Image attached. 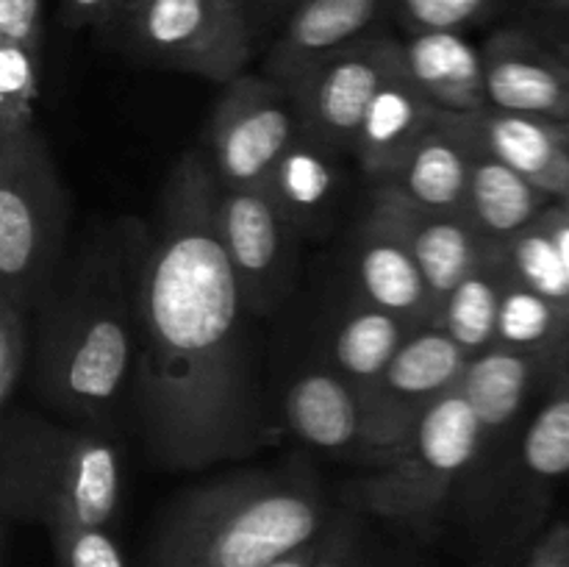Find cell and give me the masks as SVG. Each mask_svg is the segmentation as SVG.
Wrapping results in <instances>:
<instances>
[{
	"label": "cell",
	"mask_w": 569,
	"mask_h": 567,
	"mask_svg": "<svg viewBox=\"0 0 569 567\" xmlns=\"http://www.w3.org/2000/svg\"><path fill=\"white\" fill-rule=\"evenodd\" d=\"M211 159L189 150L137 250L133 404L150 461L203 470L270 442L244 339V300L217 231Z\"/></svg>",
	"instance_id": "obj_1"
},
{
	"label": "cell",
	"mask_w": 569,
	"mask_h": 567,
	"mask_svg": "<svg viewBox=\"0 0 569 567\" xmlns=\"http://www.w3.org/2000/svg\"><path fill=\"white\" fill-rule=\"evenodd\" d=\"M142 231L83 239L37 309L33 389L72 422L109 426L137 378V250Z\"/></svg>",
	"instance_id": "obj_2"
},
{
	"label": "cell",
	"mask_w": 569,
	"mask_h": 567,
	"mask_svg": "<svg viewBox=\"0 0 569 567\" xmlns=\"http://www.w3.org/2000/svg\"><path fill=\"white\" fill-rule=\"evenodd\" d=\"M326 528L320 481L306 465L231 472L167 509L144 567H270Z\"/></svg>",
	"instance_id": "obj_3"
},
{
	"label": "cell",
	"mask_w": 569,
	"mask_h": 567,
	"mask_svg": "<svg viewBox=\"0 0 569 567\" xmlns=\"http://www.w3.org/2000/svg\"><path fill=\"white\" fill-rule=\"evenodd\" d=\"M122 456L111 426L0 411V509L6 523L109 528L120 509Z\"/></svg>",
	"instance_id": "obj_4"
},
{
	"label": "cell",
	"mask_w": 569,
	"mask_h": 567,
	"mask_svg": "<svg viewBox=\"0 0 569 567\" xmlns=\"http://www.w3.org/2000/svg\"><path fill=\"white\" fill-rule=\"evenodd\" d=\"M70 198L42 128L0 137V300L37 311L64 267Z\"/></svg>",
	"instance_id": "obj_5"
},
{
	"label": "cell",
	"mask_w": 569,
	"mask_h": 567,
	"mask_svg": "<svg viewBox=\"0 0 569 567\" xmlns=\"http://www.w3.org/2000/svg\"><path fill=\"white\" fill-rule=\"evenodd\" d=\"M483 428L461 389L445 395L417 422L403 448L376 472L348 484L356 511L426 531L483 448Z\"/></svg>",
	"instance_id": "obj_6"
},
{
	"label": "cell",
	"mask_w": 569,
	"mask_h": 567,
	"mask_svg": "<svg viewBox=\"0 0 569 567\" xmlns=\"http://www.w3.org/2000/svg\"><path fill=\"white\" fill-rule=\"evenodd\" d=\"M109 28L128 59L228 87L253 56L242 0H126Z\"/></svg>",
	"instance_id": "obj_7"
},
{
	"label": "cell",
	"mask_w": 569,
	"mask_h": 567,
	"mask_svg": "<svg viewBox=\"0 0 569 567\" xmlns=\"http://www.w3.org/2000/svg\"><path fill=\"white\" fill-rule=\"evenodd\" d=\"M298 98L270 76H239L217 100L209 122V159L226 187H259L303 137Z\"/></svg>",
	"instance_id": "obj_8"
},
{
	"label": "cell",
	"mask_w": 569,
	"mask_h": 567,
	"mask_svg": "<svg viewBox=\"0 0 569 567\" xmlns=\"http://www.w3.org/2000/svg\"><path fill=\"white\" fill-rule=\"evenodd\" d=\"M470 356L442 328L433 322L417 328L381 378L361 392L367 411V459L376 467L392 459L428 409L459 389Z\"/></svg>",
	"instance_id": "obj_9"
},
{
	"label": "cell",
	"mask_w": 569,
	"mask_h": 567,
	"mask_svg": "<svg viewBox=\"0 0 569 567\" xmlns=\"http://www.w3.org/2000/svg\"><path fill=\"white\" fill-rule=\"evenodd\" d=\"M400 64L403 42L387 31L372 33L322 61L292 87L303 111L306 131L337 148L339 153H353L367 109Z\"/></svg>",
	"instance_id": "obj_10"
},
{
	"label": "cell",
	"mask_w": 569,
	"mask_h": 567,
	"mask_svg": "<svg viewBox=\"0 0 569 567\" xmlns=\"http://www.w3.org/2000/svg\"><path fill=\"white\" fill-rule=\"evenodd\" d=\"M489 109L569 122V53L528 26L489 33L481 48Z\"/></svg>",
	"instance_id": "obj_11"
},
{
	"label": "cell",
	"mask_w": 569,
	"mask_h": 567,
	"mask_svg": "<svg viewBox=\"0 0 569 567\" xmlns=\"http://www.w3.org/2000/svg\"><path fill=\"white\" fill-rule=\"evenodd\" d=\"M217 231L237 270L248 309L276 304L287 272L289 233L295 231L264 183L217 189Z\"/></svg>",
	"instance_id": "obj_12"
},
{
	"label": "cell",
	"mask_w": 569,
	"mask_h": 567,
	"mask_svg": "<svg viewBox=\"0 0 569 567\" xmlns=\"http://www.w3.org/2000/svg\"><path fill=\"white\" fill-rule=\"evenodd\" d=\"M439 117L476 156L511 167L553 200L567 195L569 122L500 109H481L472 115L439 111Z\"/></svg>",
	"instance_id": "obj_13"
},
{
	"label": "cell",
	"mask_w": 569,
	"mask_h": 567,
	"mask_svg": "<svg viewBox=\"0 0 569 567\" xmlns=\"http://www.w3.org/2000/svg\"><path fill=\"white\" fill-rule=\"evenodd\" d=\"M372 206L392 217L395 226L403 231L406 242L411 245L428 284H431L437 306L467 276L495 265L506 253V245L483 237L467 215L420 209L383 183L378 187Z\"/></svg>",
	"instance_id": "obj_14"
},
{
	"label": "cell",
	"mask_w": 569,
	"mask_h": 567,
	"mask_svg": "<svg viewBox=\"0 0 569 567\" xmlns=\"http://www.w3.org/2000/svg\"><path fill=\"white\" fill-rule=\"evenodd\" d=\"M359 298L403 317L415 328L431 326L437 298L415 250L389 215L372 206L353 250Z\"/></svg>",
	"instance_id": "obj_15"
},
{
	"label": "cell",
	"mask_w": 569,
	"mask_h": 567,
	"mask_svg": "<svg viewBox=\"0 0 569 567\" xmlns=\"http://www.w3.org/2000/svg\"><path fill=\"white\" fill-rule=\"evenodd\" d=\"M283 420L311 448L367 456V411L361 392L328 367H309L283 392Z\"/></svg>",
	"instance_id": "obj_16"
},
{
	"label": "cell",
	"mask_w": 569,
	"mask_h": 567,
	"mask_svg": "<svg viewBox=\"0 0 569 567\" xmlns=\"http://www.w3.org/2000/svg\"><path fill=\"white\" fill-rule=\"evenodd\" d=\"M439 109L417 89L406 64H400L378 89L356 137L353 153L365 176L387 183L417 148L422 137L437 126Z\"/></svg>",
	"instance_id": "obj_17"
},
{
	"label": "cell",
	"mask_w": 569,
	"mask_h": 567,
	"mask_svg": "<svg viewBox=\"0 0 569 567\" xmlns=\"http://www.w3.org/2000/svg\"><path fill=\"white\" fill-rule=\"evenodd\" d=\"M403 64L411 81L445 115H472L489 109L483 56L465 33H409Z\"/></svg>",
	"instance_id": "obj_18"
},
{
	"label": "cell",
	"mask_w": 569,
	"mask_h": 567,
	"mask_svg": "<svg viewBox=\"0 0 569 567\" xmlns=\"http://www.w3.org/2000/svg\"><path fill=\"white\" fill-rule=\"evenodd\" d=\"M567 359L569 356L517 354L500 345L472 356L459 389L481 422L483 439L506 431L520 417L533 389L550 381Z\"/></svg>",
	"instance_id": "obj_19"
},
{
	"label": "cell",
	"mask_w": 569,
	"mask_h": 567,
	"mask_svg": "<svg viewBox=\"0 0 569 567\" xmlns=\"http://www.w3.org/2000/svg\"><path fill=\"white\" fill-rule=\"evenodd\" d=\"M472 167L476 153L439 117L437 126L417 142L392 181L383 187H392L400 198L420 209L465 215Z\"/></svg>",
	"instance_id": "obj_20"
},
{
	"label": "cell",
	"mask_w": 569,
	"mask_h": 567,
	"mask_svg": "<svg viewBox=\"0 0 569 567\" xmlns=\"http://www.w3.org/2000/svg\"><path fill=\"white\" fill-rule=\"evenodd\" d=\"M337 156V148L303 131L264 183L295 231H311L331 215L342 187Z\"/></svg>",
	"instance_id": "obj_21"
},
{
	"label": "cell",
	"mask_w": 569,
	"mask_h": 567,
	"mask_svg": "<svg viewBox=\"0 0 569 567\" xmlns=\"http://www.w3.org/2000/svg\"><path fill=\"white\" fill-rule=\"evenodd\" d=\"M553 203L548 192L495 159L476 156L465 215L487 239L509 245Z\"/></svg>",
	"instance_id": "obj_22"
},
{
	"label": "cell",
	"mask_w": 569,
	"mask_h": 567,
	"mask_svg": "<svg viewBox=\"0 0 569 567\" xmlns=\"http://www.w3.org/2000/svg\"><path fill=\"white\" fill-rule=\"evenodd\" d=\"M415 331L417 328L403 317L359 298V304L345 311L333 331L331 367L342 372L359 392H367Z\"/></svg>",
	"instance_id": "obj_23"
},
{
	"label": "cell",
	"mask_w": 569,
	"mask_h": 567,
	"mask_svg": "<svg viewBox=\"0 0 569 567\" xmlns=\"http://www.w3.org/2000/svg\"><path fill=\"white\" fill-rule=\"evenodd\" d=\"M506 281V253L450 289L437 306L433 326L442 328L467 356L487 354L498 345L500 295Z\"/></svg>",
	"instance_id": "obj_24"
},
{
	"label": "cell",
	"mask_w": 569,
	"mask_h": 567,
	"mask_svg": "<svg viewBox=\"0 0 569 567\" xmlns=\"http://www.w3.org/2000/svg\"><path fill=\"white\" fill-rule=\"evenodd\" d=\"M498 345L517 354L569 356V315L553 300L517 281L506 267Z\"/></svg>",
	"instance_id": "obj_25"
},
{
	"label": "cell",
	"mask_w": 569,
	"mask_h": 567,
	"mask_svg": "<svg viewBox=\"0 0 569 567\" xmlns=\"http://www.w3.org/2000/svg\"><path fill=\"white\" fill-rule=\"evenodd\" d=\"M522 467L537 481L569 476V359L548 381V395L522 434Z\"/></svg>",
	"instance_id": "obj_26"
},
{
	"label": "cell",
	"mask_w": 569,
	"mask_h": 567,
	"mask_svg": "<svg viewBox=\"0 0 569 567\" xmlns=\"http://www.w3.org/2000/svg\"><path fill=\"white\" fill-rule=\"evenodd\" d=\"M506 267L517 281L553 300L569 315V272L559 245L542 217L506 245Z\"/></svg>",
	"instance_id": "obj_27"
},
{
	"label": "cell",
	"mask_w": 569,
	"mask_h": 567,
	"mask_svg": "<svg viewBox=\"0 0 569 567\" xmlns=\"http://www.w3.org/2000/svg\"><path fill=\"white\" fill-rule=\"evenodd\" d=\"M39 64L42 50L0 39V137L39 126Z\"/></svg>",
	"instance_id": "obj_28"
},
{
	"label": "cell",
	"mask_w": 569,
	"mask_h": 567,
	"mask_svg": "<svg viewBox=\"0 0 569 567\" xmlns=\"http://www.w3.org/2000/svg\"><path fill=\"white\" fill-rule=\"evenodd\" d=\"M37 311L0 300V411L11 409L33 365Z\"/></svg>",
	"instance_id": "obj_29"
},
{
	"label": "cell",
	"mask_w": 569,
	"mask_h": 567,
	"mask_svg": "<svg viewBox=\"0 0 569 567\" xmlns=\"http://www.w3.org/2000/svg\"><path fill=\"white\" fill-rule=\"evenodd\" d=\"M511 0H395L392 20L409 33L426 31H459L481 26Z\"/></svg>",
	"instance_id": "obj_30"
},
{
	"label": "cell",
	"mask_w": 569,
	"mask_h": 567,
	"mask_svg": "<svg viewBox=\"0 0 569 567\" xmlns=\"http://www.w3.org/2000/svg\"><path fill=\"white\" fill-rule=\"evenodd\" d=\"M53 548L59 567H126L109 528H61Z\"/></svg>",
	"instance_id": "obj_31"
},
{
	"label": "cell",
	"mask_w": 569,
	"mask_h": 567,
	"mask_svg": "<svg viewBox=\"0 0 569 567\" xmlns=\"http://www.w3.org/2000/svg\"><path fill=\"white\" fill-rule=\"evenodd\" d=\"M44 0H0V39L42 50Z\"/></svg>",
	"instance_id": "obj_32"
},
{
	"label": "cell",
	"mask_w": 569,
	"mask_h": 567,
	"mask_svg": "<svg viewBox=\"0 0 569 567\" xmlns=\"http://www.w3.org/2000/svg\"><path fill=\"white\" fill-rule=\"evenodd\" d=\"M315 567H370L359 534L350 526H328L320 539Z\"/></svg>",
	"instance_id": "obj_33"
},
{
	"label": "cell",
	"mask_w": 569,
	"mask_h": 567,
	"mask_svg": "<svg viewBox=\"0 0 569 567\" xmlns=\"http://www.w3.org/2000/svg\"><path fill=\"white\" fill-rule=\"evenodd\" d=\"M126 0H61V22L67 28H109Z\"/></svg>",
	"instance_id": "obj_34"
},
{
	"label": "cell",
	"mask_w": 569,
	"mask_h": 567,
	"mask_svg": "<svg viewBox=\"0 0 569 567\" xmlns=\"http://www.w3.org/2000/svg\"><path fill=\"white\" fill-rule=\"evenodd\" d=\"M522 567H569V523H553L528 550Z\"/></svg>",
	"instance_id": "obj_35"
},
{
	"label": "cell",
	"mask_w": 569,
	"mask_h": 567,
	"mask_svg": "<svg viewBox=\"0 0 569 567\" xmlns=\"http://www.w3.org/2000/svg\"><path fill=\"white\" fill-rule=\"evenodd\" d=\"M300 3H303V0H242L244 14H248V22L250 28H253L256 39H259V33L264 31L267 26L281 28Z\"/></svg>",
	"instance_id": "obj_36"
},
{
	"label": "cell",
	"mask_w": 569,
	"mask_h": 567,
	"mask_svg": "<svg viewBox=\"0 0 569 567\" xmlns=\"http://www.w3.org/2000/svg\"><path fill=\"white\" fill-rule=\"evenodd\" d=\"M528 28H533L539 37H545L548 42H553L556 48L567 50L569 53V9L553 11V14H537Z\"/></svg>",
	"instance_id": "obj_37"
},
{
	"label": "cell",
	"mask_w": 569,
	"mask_h": 567,
	"mask_svg": "<svg viewBox=\"0 0 569 567\" xmlns=\"http://www.w3.org/2000/svg\"><path fill=\"white\" fill-rule=\"evenodd\" d=\"M542 220H545V226H548V231L553 233L556 245H559V250H561V259H565L567 272H569V217L559 206V200H553V203L542 211Z\"/></svg>",
	"instance_id": "obj_38"
},
{
	"label": "cell",
	"mask_w": 569,
	"mask_h": 567,
	"mask_svg": "<svg viewBox=\"0 0 569 567\" xmlns=\"http://www.w3.org/2000/svg\"><path fill=\"white\" fill-rule=\"evenodd\" d=\"M322 534H326V531H322ZM320 539L303 545V548L295 550V554H289V556H283V559H278L276 565H270V567H315L317 550H320Z\"/></svg>",
	"instance_id": "obj_39"
},
{
	"label": "cell",
	"mask_w": 569,
	"mask_h": 567,
	"mask_svg": "<svg viewBox=\"0 0 569 567\" xmlns=\"http://www.w3.org/2000/svg\"><path fill=\"white\" fill-rule=\"evenodd\" d=\"M511 6H522L531 17L553 14V11H567L569 0H511Z\"/></svg>",
	"instance_id": "obj_40"
},
{
	"label": "cell",
	"mask_w": 569,
	"mask_h": 567,
	"mask_svg": "<svg viewBox=\"0 0 569 567\" xmlns=\"http://www.w3.org/2000/svg\"><path fill=\"white\" fill-rule=\"evenodd\" d=\"M559 206H561V209H565V215L569 217V189H567V195H565V198L559 200Z\"/></svg>",
	"instance_id": "obj_41"
}]
</instances>
